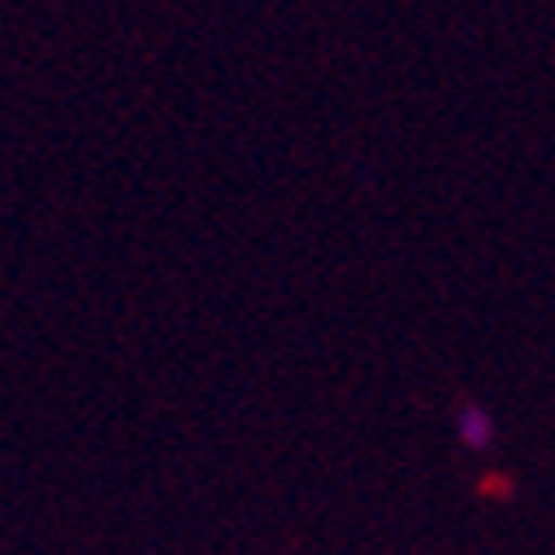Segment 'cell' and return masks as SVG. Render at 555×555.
I'll return each mask as SVG.
<instances>
[{"mask_svg": "<svg viewBox=\"0 0 555 555\" xmlns=\"http://www.w3.org/2000/svg\"><path fill=\"white\" fill-rule=\"evenodd\" d=\"M454 437H459L463 450L480 454V450H490V446H494L499 424H494V414L485 410L480 401H463V405L454 410Z\"/></svg>", "mask_w": 555, "mask_h": 555, "instance_id": "1", "label": "cell"}]
</instances>
